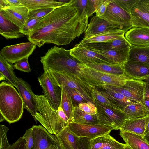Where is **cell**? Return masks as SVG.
I'll list each match as a JSON object with an SVG mask.
<instances>
[{"label": "cell", "instance_id": "6da1fadb", "mask_svg": "<svg viewBox=\"0 0 149 149\" xmlns=\"http://www.w3.org/2000/svg\"><path fill=\"white\" fill-rule=\"evenodd\" d=\"M88 18L77 7L74 0H71L40 19L28 39L39 48L45 44H69L85 32Z\"/></svg>", "mask_w": 149, "mask_h": 149}, {"label": "cell", "instance_id": "7a4b0ae2", "mask_svg": "<svg viewBox=\"0 0 149 149\" xmlns=\"http://www.w3.org/2000/svg\"><path fill=\"white\" fill-rule=\"evenodd\" d=\"M44 70L64 72L81 77V70L84 66L70 54V50L54 46L40 57Z\"/></svg>", "mask_w": 149, "mask_h": 149}, {"label": "cell", "instance_id": "3957f363", "mask_svg": "<svg viewBox=\"0 0 149 149\" xmlns=\"http://www.w3.org/2000/svg\"><path fill=\"white\" fill-rule=\"evenodd\" d=\"M24 104L19 93L5 81L0 84V114L9 124L19 121L24 112Z\"/></svg>", "mask_w": 149, "mask_h": 149}, {"label": "cell", "instance_id": "277c9868", "mask_svg": "<svg viewBox=\"0 0 149 149\" xmlns=\"http://www.w3.org/2000/svg\"><path fill=\"white\" fill-rule=\"evenodd\" d=\"M35 97L38 112L35 121H38L51 134L57 135L69 124L60 116L57 110L53 108L44 95H35Z\"/></svg>", "mask_w": 149, "mask_h": 149}, {"label": "cell", "instance_id": "5b68a950", "mask_svg": "<svg viewBox=\"0 0 149 149\" xmlns=\"http://www.w3.org/2000/svg\"><path fill=\"white\" fill-rule=\"evenodd\" d=\"M48 70L59 86H63L77 90L93 103L92 85L84 78L74 74Z\"/></svg>", "mask_w": 149, "mask_h": 149}, {"label": "cell", "instance_id": "8992f818", "mask_svg": "<svg viewBox=\"0 0 149 149\" xmlns=\"http://www.w3.org/2000/svg\"><path fill=\"white\" fill-rule=\"evenodd\" d=\"M81 77L91 84H102L121 86L128 80L132 79L126 74L116 75L104 73L90 68L84 65L81 70Z\"/></svg>", "mask_w": 149, "mask_h": 149}, {"label": "cell", "instance_id": "52a82bcc", "mask_svg": "<svg viewBox=\"0 0 149 149\" xmlns=\"http://www.w3.org/2000/svg\"><path fill=\"white\" fill-rule=\"evenodd\" d=\"M146 83V81L132 79L127 81L121 86L102 84L92 85L101 89H109L115 91L133 101L141 102L143 97Z\"/></svg>", "mask_w": 149, "mask_h": 149}, {"label": "cell", "instance_id": "ba28073f", "mask_svg": "<svg viewBox=\"0 0 149 149\" xmlns=\"http://www.w3.org/2000/svg\"><path fill=\"white\" fill-rule=\"evenodd\" d=\"M38 78L43 93L51 107L57 110L60 105L61 89L53 77L47 70Z\"/></svg>", "mask_w": 149, "mask_h": 149}, {"label": "cell", "instance_id": "9c48e42d", "mask_svg": "<svg viewBox=\"0 0 149 149\" xmlns=\"http://www.w3.org/2000/svg\"><path fill=\"white\" fill-rule=\"evenodd\" d=\"M99 17L125 33L132 27L130 14L122 9L114 0L108 6L105 13Z\"/></svg>", "mask_w": 149, "mask_h": 149}, {"label": "cell", "instance_id": "30bf717a", "mask_svg": "<svg viewBox=\"0 0 149 149\" xmlns=\"http://www.w3.org/2000/svg\"><path fill=\"white\" fill-rule=\"evenodd\" d=\"M93 103L97 109V115L101 124L110 127L113 130H119L127 120L124 113L117 112L95 99Z\"/></svg>", "mask_w": 149, "mask_h": 149}, {"label": "cell", "instance_id": "8fae6325", "mask_svg": "<svg viewBox=\"0 0 149 149\" xmlns=\"http://www.w3.org/2000/svg\"><path fill=\"white\" fill-rule=\"evenodd\" d=\"M70 131L79 138H86L90 141L110 133L113 128L101 124H86L70 123Z\"/></svg>", "mask_w": 149, "mask_h": 149}, {"label": "cell", "instance_id": "7c38bea8", "mask_svg": "<svg viewBox=\"0 0 149 149\" xmlns=\"http://www.w3.org/2000/svg\"><path fill=\"white\" fill-rule=\"evenodd\" d=\"M36 47L30 42H22L5 46L1 49L0 54L6 61L12 64L30 56Z\"/></svg>", "mask_w": 149, "mask_h": 149}, {"label": "cell", "instance_id": "4fadbf2b", "mask_svg": "<svg viewBox=\"0 0 149 149\" xmlns=\"http://www.w3.org/2000/svg\"><path fill=\"white\" fill-rule=\"evenodd\" d=\"M16 88L22 100L24 108L29 112L35 120V116L38 111L35 95L30 85L22 79L17 78Z\"/></svg>", "mask_w": 149, "mask_h": 149}, {"label": "cell", "instance_id": "5bb4252c", "mask_svg": "<svg viewBox=\"0 0 149 149\" xmlns=\"http://www.w3.org/2000/svg\"><path fill=\"white\" fill-rule=\"evenodd\" d=\"M130 15L132 27L149 28V0H139L132 9Z\"/></svg>", "mask_w": 149, "mask_h": 149}, {"label": "cell", "instance_id": "9a60e30c", "mask_svg": "<svg viewBox=\"0 0 149 149\" xmlns=\"http://www.w3.org/2000/svg\"><path fill=\"white\" fill-rule=\"evenodd\" d=\"M0 12L4 17L20 29L24 27L29 19V10L23 5L3 8L0 9Z\"/></svg>", "mask_w": 149, "mask_h": 149}, {"label": "cell", "instance_id": "2e32d148", "mask_svg": "<svg viewBox=\"0 0 149 149\" xmlns=\"http://www.w3.org/2000/svg\"><path fill=\"white\" fill-rule=\"evenodd\" d=\"M70 53L73 57L84 65L95 62L113 64L107 59L93 51L76 45L70 49Z\"/></svg>", "mask_w": 149, "mask_h": 149}, {"label": "cell", "instance_id": "e0dca14e", "mask_svg": "<svg viewBox=\"0 0 149 149\" xmlns=\"http://www.w3.org/2000/svg\"><path fill=\"white\" fill-rule=\"evenodd\" d=\"M32 128L34 143L31 149H48L56 144L55 136L49 133L42 126L34 125Z\"/></svg>", "mask_w": 149, "mask_h": 149}, {"label": "cell", "instance_id": "ac0fdd59", "mask_svg": "<svg viewBox=\"0 0 149 149\" xmlns=\"http://www.w3.org/2000/svg\"><path fill=\"white\" fill-rule=\"evenodd\" d=\"M76 45L90 49L100 50H123L130 49L132 45L123 36L114 40L100 43H93Z\"/></svg>", "mask_w": 149, "mask_h": 149}, {"label": "cell", "instance_id": "d6986e66", "mask_svg": "<svg viewBox=\"0 0 149 149\" xmlns=\"http://www.w3.org/2000/svg\"><path fill=\"white\" fill-rule=\"evenodd\" d=\"M125 37L132 46L149 47V28L133 27L127 31Z\"/></svg>", "mask_w": 149, "mask_h": 149}, {"label": "cell", "instance_id": "ffe728a7", "mask_svg": "<svg viewBox=\"0 0 149 149\" xmlns=\"http://www.w3.org/2000/svg\"><path fill=\"white\" fill-rule=\"evenodd\" d=\"M117 28L107 21L95 16L91 19L84 32V37H88L104 33Z\"/></svg>", "mask_w": 149, "mask_h": 149}, {"label": "cell", "instance_id": "44dd1931", "mask_svg": "<svg viewBox=\"0 0 149 149\" xmlns=\"http://www.w3.org/2000/svg\"><path fill=\"white\" fill-rule=\"evenodd\" d=\"M125 73L134 79L149 80V66L140 62L127 61L123 66Z\"/></svg>", "mask_w": 149, "mask_h": 149}, {"label": "cell", "instance_id": "7402d4cb", "mask_svg": "<svg viewBox=\"0 0 149 149\" xmlns=\"http://www.w3.org/2000/svg\"><path fill=\"white\" fill-rule=\"evenodd\" d=\"M126 145L118 141L109 133L90 140L88 149H124Z\"/></svg>", "mask_w": 149, "mask_h": 149}, {"label": "cell", "instance_id": "603a6c76", "mask_svg": "<svg viewBox=\"0 0 149 149\" xmlns=\"http://www.w3.org/2000/svg\"><path fill=\"white\" fill-rule=\"evenodd\" d=\"M130 49L123 50H90L102 56L113 64L123 66L127 61Z\"/></svg>", "mask_w": 149, "mask_h": 149}, {"label": "cell", "instance_id": "cb8c5ba5", "mask_svg": "<svg viewBox=\"0 0 149 149\" xmlns=\"http://www.w3.org/2000/svg\"><path fill=\"white\" fill-rule=\"evenodd\" d=\"M149 115L138 118L126 120L120 127V131L133 133L143 137Z\"/></svg>", "mask_w": 149, "mask_h": 149}, {"label": "cell", "instance_id": "d4e9b609", "mask_svg": "<svg viewBox=\"0 0 149 149\" xmlns=\"http://www.w3.org/2000/svg\"><path fill=\"white\" fill-rule=\"evenodd\" d=\"M0 33L6 39H18L24 36L20 29L6 19L0 12Z\"/></svg>", "mask_w": 149, "mask_h": 149}, {"label": "cell", "instance_id": "484cf974", "mask_svg": "<svg viewBox=\"0 0 149 149\" xmlns=\"http://www.w3.org/2000/svg\"><path fill=\"white\" fill-rule=\"evenodd\" d=\"M55 136L58 144L64 149H79V138L72 133L68 127Z\"/></svg>", "mask_w": 149, "mask_h": 149}, {"label": "cell", "instance_id": "4316f807", "mask_svg": "<svg viewBox=\"0 0 149 149\" xmlns=\"http://www.w3.org/2000/svg\"><path fill=\"white\" fill-rule=\"evenodd\" d=\"M125 32L116 28L114 29L98 35L88 37H84L79 43L85 44L93 43H100L112 40L124 36Z\"/></svg>", "mask_w": 149, "mask_h": 149}, {"label": "cell", "instance_id": "83f0119b", "mask_svg": "<svg viewBox=\"0 0 149 149\" xmlns=\"http://www.w3.org/2000/svg\"><path fill=\"white\" fill-rule=\"evenodd\" d=\"M19 1L28 9L29 11L39 9L56 8L68 3L62 2L60 0H19Z\"/></svg>", "mask_w": 149, "mask_h": 149}, {"label": "cell", "instance_id": "f1b7e54d", "mask_svg": "<svg viewBox=\"0 0 149 149\" xmlns=\"http://www.w3.org/2000/svg\"><path fill=\"white\" fill-rule=\"evenodd\" d=\"M120 135L131 149H149V144L141 136L121 131Z\"/></svg>", "mask_w": 149, "mask_h": 149}, {"label": "cell", "instance_id": "f546056e", "mask_svg": "<svg viewBox=\"0 0 149 149\" xmlns=\"http://www.w3.org/2000/svg\"><path fill=\"white\" fill-rule=\"evenodd\" d=\"M123 112L127 120L138 118L149 115V111L141 102H132L127 105Z\"/></svg>", "mask_w": 149, "mask_h": 149}, {"label": "cell", "instance_id": "4dcf8cb0", "mask_svg": "<svg viewBox=\"0 0 149 149\" xmlns=\"http://www.w3.org/2000/svg\"><path fill=\"white\" fill-rule=\"evenodd\" d=\"M70 123L86 124H100L97 114H88L81 110L78 106H74L72 117Z\"/></svg>", "mask_w": 149, "mask_h": 149}, {"label": "cell", "instance_id": "1f68e13d", "mask_svg": "<svg viewBox=\"0 0 149 149\" xmlns=\"http://www.w3.org/2000/svg\"><path fill=\"white\" fill-rule=\"evenodd\" d=\"M127 61L140 62L149 66V47L132 45L130 49Z\"/></svg>", "mask_w": 149, "mask_h": 149}, {"label": "cell", "instance_id": "d6a6232c", "mask_svg": "<svg viewBox=\"0 0 149 149\" xmlns=\"http://www.w3.org/2000/svg\"><path fill=\"white\" fill-rule=\"evenodd\" d=\"M14 67L0 54V74L3 76L7 82L16 87L17 77L14 71Z\"/></svg>", "mask_w": 149, "mask_h": 149}, {"label": "cell", "instance_id": "836d02e7", "mask_svg": "<svg viewBox=\"0 0 149 149\" xmlns=\"http://www.w3.org/2000/svg\"><path fill=\"white\" fill-rule=\"evenodd\" d=\"M105 96L123 111L128 104L136 102L131 100L121 93L109 89H102Z\"/></svg>", "mask_w": 149, "mask_h": 149}, {"label": "cell", "instance_id": "e575fe53", "mask_svg": "<svg viewBox=\"0 0 149 149\" xmlns=\"http://www.w3.org/2000/svg\"><path fill=\"white\" fill-rule=\"evenodd\" d=\"M85 65L95 70L112 74L120 75L125 74L123 66L96 62Z\"/></svg>", "mask_w": 149, "mask_h": 149}, {"label": "cell", "instance_id": "d590c367", "mask_svg": "<svg viewBox=\"0 0 149 149\" xmlns=\"http://www.w3.org/2000/svg\"><path fill=\"white\" fill-rule=\"evenodd\" d=\"M61 88V97L60 106L71 122L73 116L74 106L70 95L65 89Z\"/></svg>", "mask_w": 149, "mask_h": 149}, {"label": "cell", "instance_id": "8d00e7d4", "mask_svg": "<svg viewBox=\"0 0 149 149\" xmlns=\"http://www.w3.org/2000/svg\"><path fill=\"white\" fill-rule=\"evenodd\" d=\"M92 91L94 99L105 105L114 110L118 112L124 113L123 111L109 100L104 95L102 91L92 85Z\"/></svg>", "mask_w": 149, "mask_h": 149}, {"label": "cell", "instance_id": "74e56055", "mask_svg": "<svg viewBox=\"0 0 149 149\" xmlns=\"http://www.w3.org/2000/svg\"><path fill=\"white\" fill-rule=\"evenodd\" d=\"M60 87L65 89L70 96L73 102H74L76 103H77L78 105L82 102H90L88 99L75 89L62 85L60 86Z\"/></svg>", "mask_w": 149, "mask_h": 149}, {"label": "cell", "instance_id": "f35d334b", "mask_svg": "<svg viewBox=\"0 0 149 149\" xmlns=\"http://www.w3.org/2000/svg\"><path fill=\"white\" fill-rule=\"evenodd\" d=\"M8 128L4 125H0V149H7L10 146L7 137Z\"/></svg>", "mask_w": 149, "mask_h": 149}, {"label": "cell", "instance_id": "ab89813d", "mask_svg": "<svg viewBox=\"0 0 149 149\" xmlns=\"http://www.w3.org/2000/svg\"><path fill=\"white\" fill-rule=\"evenodd\" d=\"M40 19L36 18H29L24 27L20 29L21 33L24 35L29 36L34 26Z\"/></svg>", "mask_w": 149, "mask_h": 149}, {"label": "cell", "instance_id": "60d3db41", "mask_svg": "<svg viewBox=\"0 0 149 149\" xmlns=\"http://www.w3.org/2000/svg\"><path fill=\"white\" fill-rule=\"evenodd\" d=\"M116 4L125 11L130 14L135 5L139 0H114Z\"/></svg>", "mask_w": 149, "mask_h": 149}, {"label": "cell", "instance_id": "b9f144b4", "mask_svg": "<svg viewBox=\"0 0 149 149\" xmlns=\"http://www.w3.org/2000/svg\"><path fill=\"white\" fill-rule=\"evenodd\" d=\"M55 8H46L36 9L29 12V18L41 19L52 12Z\"/></svg>", "mask_w": 149, "mask_h": 149}, {"label": "cell", "instance_id": "7bdbcfd3", "mask_svg": "<svg viewBox=\"0 0 149 149\" xmlns=\"http://www.w3.org/2000/svg\"><path fill=\"white\" fill-rule=\"evenodd\" d=\"M78 106L79 109L85 113L90 115H95L97 113V109L93 103L88 102L79 103Z\"/></svg>", "mask_w": 149, "mask_h": 149}, {"label": "cell", "instance_id": "ee69618b", "mask_svg": "<svg viewBox=\"0 0 149 149\" xmlns=\"http://www.w3.org/2000/svg\"><path fill=\"white\" fill-rule=\"evenodd\" d=\"M29 57H26L16 62L13 65V67L20 71L26 72H30L31 68L28 61Z\"/></svg>", "mask_w": 149, "mask_h": 149}, {"label": "cell", "instance_id": "f6af8a7d", "mask_svg": "<svg viewBox=\"0 0 149 149\" xmlns=\"http://www.w3.org/2000/svg\"><path fill=\"white\" fill-rule=\"evenodd\" d=\"M22 137L23 139L26 141L25 149H31L34 143L32 128L27 130Z\"/></svg>", "mask_w": 149, "mask_h": 149}, {"label": "cell", "instance_id": "bcb514c9", "mask_svg": "<svg viewBox=\"0 0 149 149\" xmlns=\"http://www.w3.org/2000/svg\"><path fill=\"white\" fill-rule=\"evenodd\" d=\"M101 0H88L86 13L88 18L94 13Z\"/></svg>", "mask_w": 149, "mask_h": 149}, {"label": "cell", "instance_id": "7dc6e473", "mask_svg": "<svg viewBox=\"0 0 149 149\" xmlns=\"http://www.w3.org/2000/svg\"><path fill=\"white\" fill-rule=\"evenodd\" d=\"M112 0H101L96 10V16L100 17L103 15L105 13L108 6Z\"/></svg>", "mask_w": 149, "mask_h": 149}, {"label": "cell", "instance_id": "c3c4849f", "mask_svg": "<svg viewBox=\"0 0 149 149\" xmlns=\"http://www.w3.org/2000/svg\"><path fill=\"white\" fill-rule=\"evenodd\" d=\"M143 96L141 102L149 111V81H146Z\"/></svg>", "mask_w": 149, "mask_h": 149}, {"label": "cell", "instance_id": "681fc988", "mask_svg": "<svg viewBox=\"0 0 149 149\" xmlns=\"http://www.w3.org/2000/svg\"><path fill=\"white\" fill-rule=\"evenodd\" d=\"M26 141L23 139L22 137L10 146L7 149H25Z\"/></svg>", "mask_w": 149, "mask_h": 149}, {"label": "cell", "instance_id": "f907efd6", "mask_svg": "<svg viewBox=\"0 0 149 149\" xmlns=\"http://www.w3.org/2000/svg\"><path fill=\"white\" fill-rule=\"evenodd\" d=\"M22 5L19 0H0V9L5 7Z\"/></svg>", "mask_w": 149, "mask_h": 149}, {"label": "cell", "instance_id": "816d5d0a", "mask_svg": "<svg viewBox=\"0 0 149 149\" xmlns=\"http://www.w3.org/2000/svg\"><path fill=\"white\" fill-rule=\"evenodd\" d=\"M74 1L75 5L81 12L84 15H87L86 12L88 0H74Z\"/></svg>", "mask_w": 149, "mask_h": 149}, {"label": "cell", "instance_id": "f5cc1de1", "mask_svg": "<svg viewBox=\"0 0 149 149\" xmlns=\"http://www.w3.org/2000/svg\"><path fill=\"white\" fill-rule=\"evenodd\" d=\"M90 140L86 138H79V149H88Z\"/></svg>", "mask_w": 149, "mask_h": 149}, {"label": "cell", "instance_id": "db71d44e", "mask_svg": "<svg viewBox=\"0 0 149 149\" xmlns=\"http://www.w3.org/2000/svg\"><path fill=\"white\" fill-rule=\"evenodd\" d=\"M143 138L149 144V118L146 123L144 136Z\"/></svg>", "mask_w": 149, "mask_h": 149}, {"label": "cell", "instance_id": "11a10c76", "mask_svg": "<svg viewBox=\"0 0 149 149\" xmlns=\"http://www.w3.org/2000/svg\"><path fill=\"white\" fill-rule=\"evenodd\" d=\"M48 149H59L57 144L52 145Z\"/></svg>", "mask_w": 149, "mask_h": 149}, {"label": "cell", "instance_id": "9f6ffc18", "mask_svg": "<svg viewBox=\"0 0 149 149\" xmlns=\"http://www.w3.org/2000/svg\"><path fill=\"white\" fill-rule=\"evenodd\" d=\"M4 120V119L3 117V116H2V115L0 114V122H1L2 121H3Z\"/></svg>", "mask_w": 149, "mask_h": 149}, {"label": "cell", "instance_id": "6f0895ef", "mask_svg": "<svg viewBox=\"0 0 149 149\" xmlns=\"http://www.w3.org/2000/svg\"><path fill=\"white\" fill-rule=\"evenodd\" d=\"M124 149H131L127 145H126Z\"/></svg>", "mask_w": 149, "mask_h": 149}, {"label": "cell", "instance_id": "680465c9", "mask_svg": "<svg viewBox=\"0 0 149 149\" xmlns=\"http://www.w3.org/2000/svg\"></svg>", "mask_w": 149, "mask_h": 149}, {"label": "cell", "instance_id": "91938a15", "mask_svg": "<svg viewBox=\"0 0 149 149\" xmlns=\"http://www.w3.org/2000/svg\"></svg>", "mask_w": 149, "mask_h": 149}]
</instances>
